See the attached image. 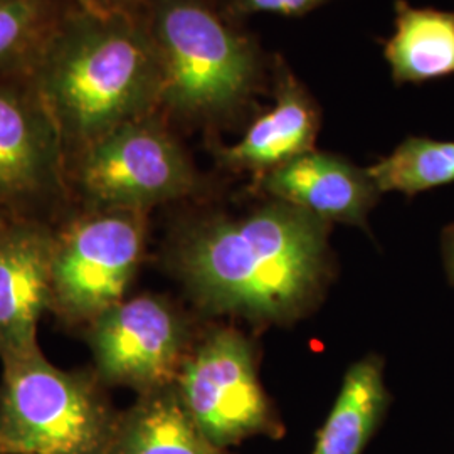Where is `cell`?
<instances>
[{
  "instance_id": "1",
  "label": "cell",
  "mask_w": 454,
  "mask_h": 454,
  "mask_svg": "<svg viewBox=\"0 0 454 454\" xmlns=\"http://www.w3.org/2000/svg\"><path fill=\"white\" fill-rule=\"evenodd\" d=\"M330 223L271 199L244 215L187 219L168 246V266L206 315L290 325L309 315L333 276Z\"/></svg>"
},
{
  "instance_id": "2",
  "label": "cell",
  "mask_w": 454,
  "mask_h": 454,
  "mask_svg": "<svg viewBox=\"0 0 454 454\" xmlns=\"http://www.w3.org/2000/svg\"><path fill=\"white\" fill-rule=\"evenodd\" d=\"M29 80L59 129L67 160L114 129L160 112L162 67L145 12L73 7Z\"/></svg>"
},
{
  "instance_id": "3",
  "label": "cell",
  "mask_w": 454,
  "mask_h": 454,
  "mask_svg": "<svg viewBox=\"0 0 454 454\" xmlns=\"http://www.w3.org/2000/svg\"><path fill=\"white\" fill-rule=\"evenodd\" d=\"M145 19L168 121L217 123L241 106L256 82V54L206 0H146Z\"/></svg>"
},
{
  "instance_id": "4",
  "label": "cell",
  "mask_w": 454,
  "mask_h": 454,
  "mask_svg": "<svg viewBox=\"0 0 454 454\" xmlns=\"http://www.w3.org/2000/svg\"><path fill=\"white\" fill-rule=\"evenodd\" d=\"M0 362L2 453H110L121 412L97 373L63 371L43 350Z\"/></svg>"
},
{
  "instance_id": "5",
  "label": "cell",
  "mask_w": 454,
  "mask_h": 454,
  "mask_svg": "<svg viewBox=\"0 0 454 454\" xmlns=\"http://www.w3.org/2000/svg\"><path fill=\"white\" fill-rule=\"evenodd\" d=\"M71 197L84 209L148 212L192 197L202 180L160 112L129 121L67 160Z\"/></svg>"
},
{
  "instance_id": "6",
  "label": "cell",
  "mask_w": 454,
  "mask_h": 454,
  "mask_svg": "<svg viewBox=\"0 0 454 454\" xmlns=\"http://www.w3.org/2000/svg\"><path fill=\"white\" fill-rule=\"evenodd\" d=\"M174 389L192 421L219 448L258 436H285L286 429L261 386L254 343L238 328H211L195 340Z\"/></svg>"
},
{
  "instance_id": "7",
  "label": "cell",
  "mask_w": 454,
  "mask_h": 454,
  "mask_svg": "<svg viewBox=\"0 0 454 454\" xmlns=\"http://www.w3.org/2000/svg\"><path fill=\"white\" fill-rule=\"evenodd\" d=\"M148 212L80 207L56 231L51 309L91 324L125 300L145 251Z\"/></svg>"
},
{
  "instance_id": "8",
  "label": "cell",
  "mask_w": 454,
  "mask_h": 454,
  "mask_svg": "<svg viewBox=\"0 0 454 454\" xmlns=\"http://www.w3.org/2000/svg\"><path fill=\"white\" fill-rule=\"evenodd\" d=\"M194 341L189 318L157 294L125 298L88 328L98 379L138 395L174 386Z\"/></svg>"
},
{
  "instance_id": "9",
  "label": "cell",
  "mask_w": 454,
  "mask_h": 454,
  "mask_svg": "<svg viewBox=\"0 0 454 454\" xmlns=\"http://www.w3.org/2000/svg\"><path fill=\"white\" fill-rule=\"evenodd\" d=\"M71 197L59 129L29 76H0V212L43 219Z\"/></svg>"
},
{
  "instance_id": "10",
  "label": "cell",
  "mask_w": 454,
  "mask_h": 454,
  "mask_svg": "<svg viewBox=\"0 0 454 454\" xmlns=\"http://www.w3.org/2000/svg\"><path fill=\"white\" fill-rule=\"evenodd\" d=\"M56 231L41 219H9L0 232V360L41 350L39 322L51 309Z\"/></svg>"
},
{
  "instance_id": "11",
  "label": "cell",
  "mask_w": 454,
  "mask_h": 454,
  "mask_svg": "<svg viewBox=\"0 0 454 454\" xmlns=\"http://www.w3.org/2000/svg\"><path fill=\"white\" fill-rule=\"evenodd\" d=\"M261 189L325 223L358 227L367 226L380 195L367 168L317 150L261 176Z\"/></svg>"
},
{
  "instance_id": "12",
  "label": "cell",
  "mask_w": 454,
  "mask_h": 454,
  "mask_svg": "<svg viewBox=\"0 0 454 454\" xmlns=\"http://www.w3.org/2000/svg\"><path fill=\"white\" fill-rule=\"evenodd\" d=\"M318 129L317 105L285 71L276 86L275 106L261 114L238 144L215 148V159L229 170L254 172L261 177L311 152Z\"/></svg>"
},
{
  "instance_id": "13",
  "label": "cell",
  "mask_w": 454,
  "mask_h": 454,
  "mask_svg": "<svg viewBox=\"0 0 454 454\" xmlns=\"http://www.w3.org/2000/svg\"><path fill=\"white\" fill-rule=\"evenodd\" d=\"M108 454H232L192 421L174 386L138 395L120 414Z\"/></svg>"
},
{
  "instance_id": "14",
  "label": "cell",
  "mask_w": 454,
  "mask_h": 454,
  "mask_svg": "<svg viewBox=\"0 0 454 454\" xmlns=\"http://www.w3.org/2000/svg\"><path fill=\"white\" fill-rule=\"evenodd\" d=\"M384 56L394 82H426L454 76V12L395 2V33Z\"/></svg>"
},
{
  "instance_id": "15",
  "label": "cell",
  "mask_w": 454,
  "mask_h": 454,
  "mask_svg": "<svg viewBox=\"0 0 454 454\" xmlns=\"http://www.w3.org/2000/svg\"><path fill=\"white\" fill-rule=\"evenodd\" d=\"M389 401L380 360L371 356L354 364L343 377L311 454H364Z\"/></svg>"
},
{
  "instance_id": "16",
  "label": "cell",
  "mask_w": 454,
  "mask_h": 454,
  "mask_svg": "<svg viewBox=\"0 0 454 454\" xmlns=\"http://www.w3.org/2000/svg\"><path fill=\"white\" fill-rule=\"evenodd\" d=\"M73 7L69 0H0V76H29Z\"/></svg>"
},
{
  "instance_id": "17",
  "label": "cell",
  "mask_w": 454,
  "mask_h": 454,
  "mask_svg": "<svg viewBox=\"0 0 454 454\" xmlns=\"http://www.w3.org/2000/svg\"><path fill=\"white\" fill-rule=\"evenodd\" d=\"M379 192L414 195L454 182V142L409 137L367 168Z\"/></svg>"
},
{
  "instance_id": "18",
  "label": "cell",
  "mask_w": 454,
  "mask_h": 454,
  "mask_svg": "<svg viewBox=\"0 0 454 454\" xmlns=\"http://www.w3.org/2000/svg\"><path fill=\"white\" fill-rule=\"evenodd\" d=\"M325 0H236V9L241 14H279L301 16L324 4Z\"/></svg>"
},
{
  "instance_id": "19",
  "label": "cell",
  "mask_w": 454,
  "mask_h": 454,
  "mask_svg": "<svg viewBox=\"0 0 454 454\" xmlns=\"http://www.w3.org/2000/svg\"><path fill=\"white\" fill-rule=\"evenodd\" d=\"M76 9L97 14L138 16L145 12L146 0H69Z\"/></svg>"
},
{
  "instance_id": "20",
  "label": "cell",
  "mask_w": 454,
  "mask_h": 454,
  "mask_svg": "<svg viewBox=\"0 0 454 454\" xmlns=\"http://www.w3.org/2000/svg\"><path fill=\"white\" fill-rule=\"evenodd\" d=\"M442 254H444V264L446 271L454 285V226L448 227L444 231L442 238Z\"/></svg>"
},
{
  "instance_id": "21",
  "label": "cell",
  "mask_w": 454,
  "mask_h": 454,
  "mask_svg": "<svg viewBox=\"0 0 454 454\" xmlns=\"http://www.w3.org/2000/svg\"><path fill=\"white\" fill-rule=\"evenodd\" d=\"M7 223H9V217H5V215L0 212V232L4 231V227L7 226Z\"/></svg>"
},
{
  "instance_id": "22",
  "label": "cell",
  "mask_w": 454,
  "mask_h": 454,
  "mask_svg": "<svg viewBox=\"0 0 454 454\" xmlns=\"http://www.w3.org/2000/svg\"><path fill=\"white\" fill-rule=\"evenodd\" d=\"M0 454H4V453H2V451H0Z\"/></svg>"
}]
</instances>
